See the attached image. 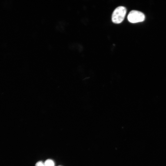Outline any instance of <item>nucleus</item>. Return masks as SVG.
I'll return each instance as SVG.
<instances>
[{
	"instance_id": "7ed1b4c3",
	"label": "nucleus",
	"mask_w": 166,
	"mask_h": 166,
	"mask_svg": "<svg viewBox=\"0 0 166 166\" xmlns=\"http://www.w3.org/2000/svg\"><path fill=\"white\" fill-rule=\"evenodd\" d=\"M45 166H54L53 161L51 159L47 160L45 162Z\"/></svg>"
},
{
	"instance_id": "f257e3e1",
	"label": "nucleus",
	"mask_w": 166,
	"mask_h": 166,
	"mask_svg": "<svg viewBox=\"0 0 166 166\" xmlns=\"http://www.w3.org/2000/svg\"><path fill=\"white\" fill-rule=\"evenodd\" d=\"M126 11V9L123 6H119L116 8L112 14V22L116 24L121 23L124 18Z\"/></svg>"
},
{
	"instance_id": "f03ea898",
	"label": "nucleus",
	"mask_w": 166,
	"mask_h": 166,
	"mask_svg": "<svg viewBox=\"0 0 166 166\" xmlns=\"http://www.w3.org/2000/svg\"><path fill=\"white\" fill-rule=\"evenodd\" d=\"M127 18L130 22L135 23L143 21L145 16L143 13L140 11L132 10L128 14Z\"/></svg>"
},
{
	"instance_id": "39448f33",
	"label": "nucleus",
	"mask_w": 166,
	"mask_h": 166,
	"mask_svg": "<svg viewBox=\"0 0 166 166\" xmlns=\"http://www.w3.org/2000/svg\"></svg>"
},
{
	"instance_id": "20e7f679",
	"label": "nucleus",
	"mask_w": 166,
	"mask_h": 166,
	"mask_svg": "<svg viewBox=\"0 0 166 166\" xmlns=\"http://www.w3.org/2000/svg\"><path fill=\"white\" fill-rule=\"evenodd\" d=\"M36 166H45V165L44 163L41 161H39L36 163Z\"/></svg>"
}]
</instances>
